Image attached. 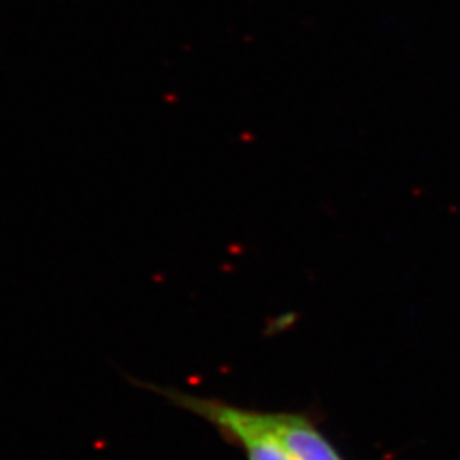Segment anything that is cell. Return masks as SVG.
<instances>
[{
  "mask_svg": "<svg viewBox=\"0 0 460 460\" xmlns=\"http://www.w3.org/2000/svg\"><path fill=\"white\" fill-rule=\"evenodd\" d=\"M144 385L176 408L207 421L224 442L243 450L247 460H298L271 427L268 411L249 410L222 399L190 394L172 387Z\"/></svg>",
  "mask_w": 460,
  "mask_h": 460,
  "instance_id": "6da1fadb",
  "label": "cell"
},
{
  "mask_svg": "<svg viewBox=\"0 0 460 460\" xmlns=\"http://www.w3.org/2000/svg\"><path fill=\"white\" fill-rule=\"evenodd\" d=\"M281 442L298 460H345L309 412L268 411Z\"/></svg>",
  "mask_w": 460,
  "mask_h": 460,
  "instance_id": "7a4b0ae2",
  "label": "cell"
}]
</instances>
